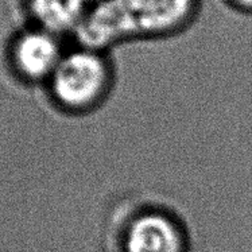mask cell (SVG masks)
I'll use <instances>...</instances> for the list:
<instances>
[{"label":"cell","mask_w":252,"mask_h":252,"mask_svg":"<svg viewBox=\"0 0 252 252\" xmlns=\"http://www.w3.org/2000/svg\"><path fill=\"white\" fill-rule=\"evenodd\" d=\"M113 83L111 52L77 46L65 52L49 80L52 96L61 108L84 112L97 107L108 96Z\"/></svg>","instance_id":"6da1fadb"},{"label":"cell","mask_w":252,"mask_h":252,"mask_svg":"<svg viewBox=\"0 0 252 252\" xmlns=\"http://www.w3.org/2000/svg\"><path fill=\"white\" fill-rule=\"evenodd\" d=\"M127 41L171 38L196 21L201 0H116Z\"/></svg>","instance_id":"7a4b0ae2"},{"label":"cell","mask_w":252,"mask_h":252,"mask_svg":"<svg viewBox=\"0 0 252 252\" xmlns=\"http://www.w3.org/2000/svg\"><path fill=\"white\" fill-rule=\"evenodd\" d=\"M124 252H186V237L178 219L166 209H144L128 222Z\"/></svg>","instance_id":"3957f363"},{"label":"cell","mask_w":252,"mask_h":252,"mask_svg":"<svg viewBox=\"0 0 252 252\" xmlns=\"http://www.w3.org/2000/svg\"><path fill=\"white\" fill-rule=\"evenodd\" d=\"M63 54L60 36L35 26L19 32L11 45L16 72L30 81L50 80Z\"/></svg>","instance_id":"277c9868"},{"label":"cell","mask_w":252,"mask_h":252,"mask_svg":"<svg viewBox=\"0 0 252 252\" xmlns=\"http://www.w3.org/2000/svg\"><path fill=\"white\" fill-rule=\"evenodd\" d=\"M93 0H26L34 26L54 35L76 31Z\"/></svg>","instance_id":"5b68a950"},{"label":"cell","mask_w":252,"mask_h":252,"mask_svg":"<svg viewBox=\"0 0 252 252\" xmlns=\"http://www.w3.org/2000/svg\"><path fill=\"white\" fill-rule=\"evenodd\" d=\"M226 1L236 10L252 14V0H226Z\"/></svg>","instance_id":"8992f818"}]
</instances>
